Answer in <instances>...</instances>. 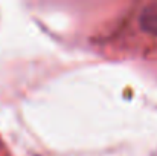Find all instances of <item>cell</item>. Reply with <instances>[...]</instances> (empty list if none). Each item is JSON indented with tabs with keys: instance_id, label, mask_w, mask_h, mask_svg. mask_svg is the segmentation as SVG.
<instances>
[{
	"instance_id": "6da1fadb",
	"label": "cell",
	"mask_w": 157,
	"mask_h": 156,
	"mask_svg": "<svg viewBox=\"0 0 157 156\" xmlns=\"http://www.w3.org/2000/svg\"><path fill=\"white\" fill-rule=\"evenodd\" d=\"M139 25H140V29L144 32L157 37V6L148 8L140 14Z\"/></svg>"
}]
</instances>
